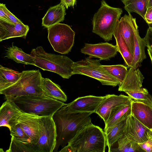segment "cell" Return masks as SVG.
<instances>
[{
  "mask_svg": "<svg viewBox=\"0 0 152 152\" xmlns=\"http://www.w3.org/2000/svg\"><path fill=\"white\" fill-rule=\"evenodd\" d=\"M0 108V126L10 128L13 121L23 112L10 98L6 99Z\"/></svg>",
  "mask_w": 152,
  "mask_h": 152,
  "instance_id": "obj_17",
  "label": "cell"
},
{
  "mask_svg": "<svg viewBox=\"0 0 152 152\" xmlns=\"http://www.w3.org/2000/svg\"><path fill=\"white\" fill-rule=\"evenodd\" d=\"M143 102L148 104L152 108V96L149 94L147 97V101Z\"/></svg>",
  "mask_w": 152,
  "mask_h": 152,
  "instance_id": "obj_40",
  "label": "cell"
},
{
  "mask_svg": "<svg viewBox=\"0 0 152 152\" xmlns=\"http://www.w3.org/2000/svg\"><path fill=\"white\" fill-rule=\"evenodd\" d=\"M0 6H1L2 7L8 18L12 23L16 24L22 23L20 20L8 10L5 4L3 3H0Z\"/></svg>",
  "mask_w": 152,
  "mask_h": 152,
  "instance_id": "obj_34",
  "label": "cell"
},
{
  "mask_svg": "<svg viewBox=\"0 0 152 152\" xmlns=\"http://www.w3.org/2000/svg\"><path fill=\"white\" fill-rule=\"evenodd\" d=\"M126 120V119L122 121L105 132L108 149L124 135Z\"/></svg>",
  "mask_w": 152,
  "mask_h": 152,
  "instance_id": "obj_29",
  "label": "cell"
},
{
  "mask_svg": "<svg viewBox=\"0 0 152 152\" xmlns=\"http://www.w3.org/2000/svg\"><path fill=\"white\" fill-rule=\"evenodd\" d=\"M11 99L23 113L39 117H52L65 104L43 95H25Z\"/></svg>",
  "mask_w": 152,
  "mask_h": 152,
  "instance_id": "obj_3",
  "label": "cell"
},
{
  "mask_svg": "<svg viewBox=\"0 0 152 152\" xmlns=\"http://www.w3.org/2000/svg\"><path fill=\"white\" fill-rule=\"evenodd\" d=\"M42 77L39 70L23 71L19 80L13 85L0 90V94L4 95L6 99L25 95H43Z\"/></svg>",
  "mask_w": 152,
  "mask_h": 152,
  "instance_id": "obj_6",
  "label": "cell"
},
{
  "mask_svg": "<svg viewBox=\"0 0 152 152\" xmlns=\"http://www.w3.org/2000/svg\"><path fill=\"white\" fill-rule=\"evenodd\" d=\"M140 148L144 151L152 152V140L148 139L142 143H138Z\"/></svg>",
  "mask_w": 152,
  "mask_h": 152,
  "instance_id": "obj_35",
  "label": "cell"
},
{
  "mask_svg": "<svg viewBox=\"0 0 152 152\" xmlns=\"http://www.w3.org/2000/svg\"><path fill=\"white\" fill-rule=\"evenodd\" d=\"M0 19L9 23H12L9 19L1 6H0Z\"/></svg>",
  "mask_w": 152,
  "mask_h": 152,
  "instance_id": "obj_39",
  "label": "cell"
},
{
  "mask_svg": "<svg viewBox=\"0 0 152 152\" xmlns=\"http://www.w3.org/2000/svg\"><path fill=\"white\" fill-rule=\"evenodd\" d=\"M146 46L152 49V27H149L148 29L146 35L144 37Z\"/></svg>",
  "mask_w": 152,
  "mask_h": 152,
  "instance_id": "obj_36",
  "label": "cell"
},
{
  "mask_svg": "<svg viewBox=\"0 0 152 152\" xmlns=\"http://www.w3.org/2000/svg\"><path fill=\"white\" fill-rule=\"evenodd\" d=\"M131 114L126 118L124 135L134 140L137 143L147 140V132L149 130Z\"/></svg>",
  "mask_w": 152,
  "mask_h": 152,
  "instance_id": "obj_14",
  "label": "cell"
},
{
  "mask_svg": "<svg viewBox=\"0 0 152 152\" xmlns=\"http://www.w3.org/2000/svg\"><path fill=\"white\" fill-rule=\"evenodd\" d=\"M21 72L0 65V90L15 83L20 78Z\"/></svg>",
  "mask_w": 152,
  "mask_h": 152,
  "instance_id": "obj_27",
  "label": "cell"
},
{
  "mask_svg": "<svg viewBox=\"0 0 152 152\" xmlns=\"http://www.w3.org/2000/svg\"><path fill=\"white\" fill-rule=\"evenodd\" d=\"M107 142L104 131L92 123L79 130L59 152H104Z\"/></svg>",
  "mask_w": 152,
  "mask_h": 152,
  "instance_id": "obj_1",
  "label": "cell"
},
{
  "mask_svg": "<svg viewBox=\"0 0 152 152\" xmlns=\"http://www.w3.org/2000/svg\"><path fill=\"white\" fill-rule=\"evenodd\" d=\"M5 57L11 59L18 63L34 66V57L30 54L25 53L21 49L12 45L6 50Z\"/></svg>",
  "mask_w": 152,
  "mask_h": 152,
  "instance_id": "obj_24",
  "label": "cell"
},
{
  "mask_svg": "<svg viewBox=\"0 0 152 152\" xmlns=\"http://www.w3.org/2000/svg\"><path fill=\"white\" fill-rule=\"evenodd\" d=\"M147 135L149 138L152 140V129H149L147 132Z\"/></svg>",
  "mask_w": 152,
  "mask_h": 152,
  "instance_id": "obj_42",
  "label": "cell"
},
{
  "mask_svg": "<svg viewBox=\"0 0 152 152\" xmlns=\"http://www.w3.org/2000/svg\"><path fill=\"white\" fill-rule=\"evenodd\" d=\"M41 88L43 95L61 101L66 102L67 97L60 86L48 78L42 77Z\"/></svg>",
  "mask_w": 152,
  "mask_h": 152,
  "instance_id": "obj_21",
  "label": "cell"
},
{
  "mask_svg": "<svg viewBox=\"0 0 152 152\" xmlns=\"http://www.w3.org/2000/svg\"><path fill=\"white\" fill-rule=\"evenodd\" d=\"M39 117L34 115L23 113L14 120L17 121L24 131L31 139L35 145L37 143L39 138Z\"/></svg>",
  "mask_w": 152,
  "mask_h": 152,
  "instance_id": "obj_15",
  "label": "cell"
},
{
  "mask_svg": "<svg viewBox=\"0 0 152 152\" xmlns=\"http://www.w3.org/2000/svg\"><path fill=\"white\" fill-rule=\"evenodd\" d=\"M124 8L128 12H135L145 20V15L148 8V0H121Z\"/></svg>",
  "mask_w": 152,
  "mask_h": 152,
  "instance_id": "obj_28",
  "label": "cell"
},
{
  "mask_svg": "<svg viewBox=\"0 0 152 152\" xmlns=\"http://www.w3.org/2000/svg\"><path fill=\"white\" fill-rule=\"evenodd\" d=\"M9 130L11 136L19 141L27 145H34L31 139L24 131L16 121L15 120L12 124Z\"/></svg>",
  "mask_w": 152,
  "mask_h": 152,
  "instance_id": "obj_30",
  "label": "cell"
},
{
  "mask_svg": "<svg viewBox=\"0 0 152 152\" xmlns=\"http://www.w3.org/2000/svg\"><path fill=\"white\" fill-rule=\"evenodd\" d=\"M143 75L138 68L130 67L128 70L123 82L119 85L118 91L124 92L127 91L138 90L142 87Z\"/></svg>",
  "mask_w": 152,
  "mask_h": 152,
  "instance_id": "obj_19",
  "label": "cell"
},
{
  "mask_svg": "<svg viewBox=\"0 0 152 152\" xmlns=\"http://www.w3.org/2000/svg\"><path fill=\"white\" fill-rule=\"evenodd\" d=\"M6 152H37L34 145L23 143L11 136L9 149Z\"/></svg>",
  "mask_w": 152,
  "mask_h": 152,
  "instance_id": "obj_32",
  "label": "cell"
},
{
  "mask_svg": "<svg viewBox=\"0 0 152 152\" xmlns=\"http://www.w3.org/2000/svg\"><path fill=\"white\" fill-rule=\"evenodd\" d=\"M125 14L119 20L116 27L124 38L133 56L134 46V37L138 30L136 18L130 13Z\"/></svg>",
  "mask_w": 152,
  "mask_h": 152,
  "instance_id": "obj_13",
  "label": "cell"
},
{
  "mask_svg": "<svg viewBox=\"0 0 152 152\" xmlns=\"http://www.w3.org/2000/svg\"><path fill=\"white\" fill-rule=\"evenodd\" d=\"M131 103L118 107L110 113L107 122L105 124L104 129L105 132L122 121L126 119L132 114Z\"/></svg>",
  "mask_w": 152,
  "mask_h": 152,
  "instance_id": "obj_23",
  "label": "cell"
},
{
  "mask_svg": "<svg viewBox=\"0 0 152 152\" xmlns=\"http://www.w3.org/2000/svg\"><path fill=\"white\" fill-rule=\"evenodd\" d=\"M66 14V7L60 3L50 7L42 18V26L48 28L63 21Z\"/></svg>",
  "mask_w": 152,
  "mask_h": 152,
  "instance_id": "obj_20",
  "label": "cell"
},
{
  "mask_svg": "<svg viewBox=\"0 0 152 152\" xmlns=\"http://www.w3.org/2000/svg\"><path fill=\"white\" fill-rule=\"evenodd\" d=\"M52 117H39V138L35 145L37 152H53L55 148L57 134Z\"/></svg>",
  "mask_w": 152,
  "mask_h": 152,
  "instance_id": "obj_9",
  "label": "cell"
},
{
  "mask_svg": "<svg viewBox=\"0 0 152 152\" xmlns=\"http://www.w3.org/2000/svg\"><path fill=\"white\" fill-rule=\"evenodd\" d=\"M30 54L34 58V66L43 70L56 73L65 79L73 75L74 62L66 56L47 53L42 46L33 49Z\"/></svg>",
  "mask_w": 152,
  "mask_h": 152,
  "instance_id": "obj_4",
  "label": "cell"
},
{
  "mask_svg": "<svg viewBox=\"0 0 152 152\" xmlns=\"http://www.w3.org/2000/svg\"><path fill=\"white\" fill-rule=\"evenodd\" d=\"M102 66L112 76L117 79L121 84L123 81L128 70L126 66L121 64L102 65Z\"/></svg>",
  "mask_w": 152,
  "mask_h": 152,
  "instance_id": "obj_31",
  "label": "cell"
},
{
  "mask_svg": "<svg viewBox=\"0 0 152 152\" xmlns=\"http://www.w3.org/2000/svg\"><path fill=\"white\" fill-rule=\"evenodd\" d=\"M113 35L116 40V46L118 52L121 54L126 65L130 68L133 59V56L124 38L116 27Z\"/></svg>",
  "mask_w": 152,
  "mask_h": 152,
  "instance_id": "obj_26",
  "label": "cell"
},
{
  "mask_svg": "<svg viewBox=\"0 0 152 152\" xmlns=\"http://www.w3.org/2000/svg\"><path fill=\"white\" fill-rule=\"evenodd\" d=\"M122 13V9L112 7L102 0L100 8L94 14L92 20V32L105 41L111 40Z\"/></svg>",
  "mask_w": 152,
  "mask_h": 152,
  "instance_id": "obj_5",
  "label": "cell"
},
{
  "mask_svg": "<svg viewBox=\"0 0 152 152\" xmlns=\"http://www.w3.org/2000/svg\"><path fill=\"white\" fill-rule=\"evenodd\" d=\"M103 96L90 95L78 97L72 102L65 104L58 110L62 113H96Z\"/></svg>",
  "mask_w": 152,
  "mask_h": 152,
  "instance_id": "obj_10",
  "label": "cell"
},
{
  "mask_svg": "<svg viewBox=\"0 0 152 152\" xmlns=\"http://www.w3.org/2000/svg\"><path fill=\"white\" fill-rule=\"evenodd\" d=\"M144 151L132 139L123 135L109 149V152H136Z\"/></svg>",
  "mask_w": 152,
  "mask_h": 152,
  "instance_id": "obj_22",
  "label": "cell"
},
{
  "mask_svg": "<svg viewBox=\"0 0 152 152\" xmlns=\"http://www.w3.org/2000/svg\"><path fill=\"white\" fill-rule=\"evenodd\" d=\"M145 17V20L148 24L152 23V7L148 8Z\"/></svg>",
  "mask_w": 152,
  "mask_h": 152,
  "instance_id": "obj_37",
  "label": "cell"
},
{
  "mask_svg": "<svg viewBox=\"0 0 152 152\" xmlns=\"http://www.w3.org/2000/svg\"><path fill=\"white\" fill-rule=\"evenodd\" d=\"M48 39L55 51L66 54L74 45L75 32L66 24L58 23L48 28Z\"/></svg>",
  "mask_w": 152,
  "mask_h": 152,
  "instance_id": "obj_8",
  "label": "cell"
},
{
  "mask_svg": "<svg viewBox=\"0 0 152 152\" xmlns=\"http://www.w3.org/2000/svg\"><path fill=\"white\" fill-rule=\"evenodd\" d=\"M132 101L129 96L123 94H107L104 96L96 113L103 120L105 124L112 112L118 107L131 103Z\"/></svg>",
  "mask_w": 152,
  "mask_h": 152,
  "instance_id": "obj_11",
  "label": "cell"
},
{
  "mask_svg": "<svg viewBox=\"0 0 152 152\" xmlns=\"http://www.w3.org/2000/svg\"><path fill=\"white\" fill-rule=\"evenodd\" d=\"M148 54L150 58L152 63V49L149 47H147Z\"/></svg>",
  "mask_w": 152,
  "mask_h": 152,
  "instance_id": "obj_41",
  "label": "cell"
},
{
  "mask_svg": "<svg viewBox=\"0 0 152 152\" xmlns=\"http://www.w3.org/2000/svg\"><path fill=\"white\" fill-rule=\"evenodd\" d=\"M81 52L92 58L107 61L114 57L118 52L116 46L107 42L91 44L85 43Z\"/></svg>",
  "mask_w": 152,
  "mask_h": 152,
  "instance_id": "obj_12",
  "label": "cell"
},
{
  "mask_svg": "<svg viewBox=\"0 0 152 152\" xmlns=\"http://www.w3.org/2000/svg\"><path fill=\"white\" fill-rule=\"evenodd\" d=\"M134 46L133 59L130 67L136 68L140 66L143 61L146 58L145 52L146 42L144 38L140 37L138 30L135 35Z\"/></svg>",
  "mask_w": 152,
  "mask_h": 152,
  "instance_id": "obj_25",
  "label": "cell"
},
{
  "mask_svg": "<svg viewBox=\"0 0 152 152\" xmlns=\"http://www.w3.org/2000/svg\"><path fill=\"white\" fill-rule=\"evenodd\" d=\"M29 27L23 23L14 24L0 19V42L12 38L25 39Z\"/></svg>",
  "mask_w": 152,
  "mask_h": 152,
  "instance_id": "obj_16",
  "label": "cell"
},
{
  "mask_svg": "<svg viewBox=\"0 0 152 152\" xmlns=\"http://www.w3.org/2000/svg\"><path fill=\"white\" fill-rule=\"evenodd\" d=\"M124 92L132 99L142 102L147 101L148 96L149 94L148 90L143 88L138 90L127 91Z\"/></svg>",
  "mask_w": 152,
  "mask_h": 152,
  "instance_id": "obj_33",
  "label": "cell"
},
{
  "mask_svg": "<svg viewBox=\"0 0 152 152\" xmlns=\"http://www.w3.org/2000/svg\"><path fill=\"white\" fill-rule=\"evenodd\" d=\"M152 7V0H148V8Z\"/></svg>",
  "mask_w": 152,
  "mask_h": 152,
  "instance_id": "obj_43",
  "label": "cell"
},
{
  "mask_svg": "<svg viewBox=\"0 0 152 152\" xmlns=\"http://www.w3.org/2000/svg\"><path fill=\"white\" fill-rule=\"evenodd\" d=\"M90 113H64L58 110L53 116L57 134L54 151L66 145L77 132L84 126L91 123Z\"/></svg>",
  "mask_w": 152,
  "mask_h": 152,
  "instance_id": "obj_2",
  "label": "cell"
},
{
  "mask_svg": "<svg viewBox=\"0 0 152 152\" xmlns=\"http://www.w3.org/2000/svg\"><path fill=\"white\" fill-rule=\"evenodd\" d=\"M132 115L149 129H152V108L140 101L133 100L131 103Z\"/></svg>",
  "mask_w": 152,
  "mask_h": 152,
  "instance_id": "obj_18",
  "label": "cell"
},
{
  "mask_svg": "<svg viewBox=\"0 0 152 152\" xmlns=\"http://www.w3.org/2000/svg\"><path fill=\"white\" fill-rule=\"evenodd\" d=\"M73 74L86 75L99 81L102 85L115 87L120 85L119 81L102 66L100 61L90 57L74 62Z\"/></svg>",
  "mask_w": 152,
  "mask_h": 152,
  "instance_id": "obj_7",
  "label": "cell"
},
{
  "mask_svg": "<svg viewBox=\"0 0 152 152\" xmlns=\"http://www.w3.org/2000/svg\"><path fill=\"white\" fill-rule=\"evenodd\" d=\"M60 3L64 5L67 9L71 6L74 8V5L76 4V0H61Z\"/></svg>",
  "mask_w": 152,
  "mask_h": 152,
  "instance_id": "obj_38",
  "label": "cell"
}]
</instances>
